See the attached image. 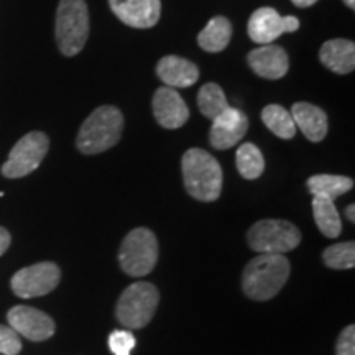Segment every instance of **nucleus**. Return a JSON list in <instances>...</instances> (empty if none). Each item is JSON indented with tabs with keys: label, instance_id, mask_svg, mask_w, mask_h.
<instances>
[{
	"label": "nucleus",
	"instance_id": "nucleus-11",
	"mask_svg": "<svg viewBox=\"0 0 355 355\" xmlns=\"http://www.w3.org/2000/svg\"><path fill=\"white\" fill-rule=\"evenodd\" d=\"M8 326L19 336H24L33 343L50 339L55 334V321L46 313L30 306H15L7 314Z\"/></svg>",
	"mask_w": 355,
	"mask_h": 355
},
{
	"label": "nucleus",
	"instance_id": "nucleus-10",
	"mask_svg": "<svg viewBox=\"0 0 355 355\" xmlns=\"http://www.w3.org/2000/svg\"><path fill=\"white\" fill-rule=\"evenodd\" d=\"M300 30V20L293 15L282 17L275 8L261 7L252 13L247 25V33L257 44H272L283 33Z\"/></svg>",
	"mask_w": 355,
	"mask_h": 355
},
{
	"label": "nucleus",
	"instance_id": "nucleus-22",
	"mask_svg": "<svg viewBox=\"0 0 355 355\" xmlns=\"http://www.w3.org/2000/svg\"><path fill=\"white\" fill-rule=\"evenodd\" d=\"M261 121L270 132L283 140H290L296 135V125L293 122L291 114L285 107L277 104H270L261 110Z\"/></svg>",
	"mask_w": 355,
	"mask_h": 355
},
{
	"label": "nucleus",
	"instance_id": "nucleus-17",
	"mask_svg": "<svg viewBox=\"0 0 355 355\" xmlns=\"http://www.w3.org/2000/svg\"><path fill=\"white\" fill-rule=\"evenodd\" d=\"M291 117L295 125L304 133L313 144L322 141L327 135V115L322 109L309 102H296L291 107Z\"/></svg>",
	"mask_w": 355,
	"mask_h": 355
},
{
	"label": "nucleus",
	"instance_id": "nucleus-20",
	"mask_svg": "<svg viewBox=\"0 0 355 355\" xmlns=\"http://www.w3.org/2000/svg\"><path fill=\"white\" fill-rule=\"evenodd\" d=\"M313 216L316 220L318 229L327 239L339 237L340 230H343V222L340 216L336 209V204L332 199L314 196L313 199Z\"/></svg>",
	"mask_w": 355,
	"mask_h": 355
},
{
	"label": "nucleus",
	"instance_id": "nucleus-16",
	"mask_svg": "<svg viewBox=\"0 0 355 355\" xmlns=\"http://www.w3.org/2000/svg\"><path fill=\"white\" fill-rule=\"evenodd\" d=\"M157 74L165 86L171 89L191 87L199 79L198 66L176 55L162 58L157 64Z\"/></svg>",
	"mask_w": 355,
	"mask_h": 355
},
{
	"label": "nucleus",
	"instance_id": "nucleus-18",
	"mask_svg": "<svg viewBox=\"0 0 355 355\" xmlns=\"http://www.w3.org/2000/svg\"><path fill=\"white\" fill-rule=\"evenodd\" d=\"M319 60L332 73H352L355 69V43L344 38L329 40L319 50Z\"/></svg>",
	"mask_w": 355,
	"mask_h": 355
},
{
	"label": "nucleus",
	"instance_id": "nucleus-12",
	"mask_svg": "<svg viewBox=\"0 0 355 355\" xmlns=\"http://www.w3.org/2000/svg\"><path fill=\"white\" fill-rule=\"evenodd\" d=\"M248 119L242 110L229 107L212 121L209 132L211 145L217 150H227L237 145L245 137Z\"/></svg>",
	"mask_w": 355,
	"mask_h": 355
},
{
	"label": "nucleus",
	"instance_id": "nucleus-25",
	"mask_svg": "<svg viewBox=\"0 0 355 355\" xmlns=\"http://www.w3.org/2000/svg\"><path fill=\"white\" fill-rule=\"evenodd\" d=\"M322 260L329 268L349 270L355 266V243L343 242L327 247L322 254Z\"/></svg>",
	"mask_w": 355,
	"mask_h": 355
},
{
	"label": "nucleus",
	"instance_id": "nucleus-5",
	"mask_svg": "<svg viewBox=\"0 0 355 355\" xmlns=\"http://www.w3.org/2000/svg\"><path fill=\"white\" fill-rule=\"evenodd\" d=\"M158 303L157 286L146 282H137L123 290L115 306V316L125 329H141L152 321Z\"/></svg>",
	"mask_w": 355,
	"mask_h": 355
},
{
	"label": "nucleus",
	"instance_id": "nucleus-19",
	"mask_svg": "<svg viewBox=\"0 0 355 355\" xmlns=\"http://www.w3.org/2000/svg\"><path fill=\"white\" fill-rule=\"evenodd\" d=\"M232 38V24L225 17H214L201 30L198 37L199 46L207 53L224 51Z\"/></svg>",
	"mask_w": 355,
	"mask_h": 355
},
{
	"label": "nucleus",
	"instance_id": "nucleus-13",
	"mask_svg": "<svg viewBox=\"0 0 355 355\" xmlns=\"http://www.w3.org/2000/svg\"><path fill=\"white\" fill-rule=\"evenodd\" d=\"M109 6L132 28H152L162 15V0H109Z\"/></svg>",
	"mask_w": 355,
	"mask_h": 355
},
{
	"label": "nucleus",
	"instance_id": "nucleus-24",
	"mask_svg": "<svg viewBox=\"0 0 355 355\" xmlns=\"http://www.w3.org/2000/svg\"><path fill=\"white\" fill-rule=\"evenodd\" d=\"M198 107L201 110L204 117L214 121L217 115L224 112L229 107L227 97H225L224 91L219 84L216 83H207L204 84L198 94Z\"/></svg>",
	"mask_w": 355,
	"mask_h": 355
},
{
	"label": "nucleus",
	"instance_id": "nucleus-29",
	"mask_svg": "<svg viewBox=\"0 0 355 355\" xmlns=\"http://www.w3.org/2000/svg\"><path fill=\"white\" fill-rule=\"evenodd\" d=\"M8 247H10V234L6 227L0 225V257L6 254Z\"/></svg>",
	"mask_w": 355,
	"mask_h": 355
},
{
	"label": "nucleus",
	"instance_id": "nucleus-26",
	"mask_svg": "<svg viewBox=\"0 0 355 355\" xmlns=\"http://www.w3.org/2000/svg\"><path fill=\"white\" fill-rule=\"evenodd\" d=\"M135 343V337L130 331H114L109 336V349L114 355H130Z\"/></svg>",
	"mask_w": 355,
	"mask_h": 355
},
{
	"label": "nucleus",
	"instance_id": "nucleus-15",
	"mask_svg": "<svg viewBox=\"0 0 355 355\" xmlns=\"http://www.w3.org/2000/svg\"><path fill=\"white\" fill-rule=\"evenodd\" d=\"M248 66L255 74L265 79H279L288 73L290 60L286 51L277 44H261L248 53Z\"/></svg>",
	"mask_w": 355,
	"mask_h": 355
},
{
	"label": "nucleus",
	"instance_id": "nucleus-27",
	"mask_svg": "<svg viewBox=\"0 0 355 355\" xmlns=\"http://www.w3.org/2000/svg\"><path fill=\"white\" fill-rule=\"evenodd\" d=\"M21 350L20 336L10 326L0 324V354L3 355H19Z\"/></svg>",
	"mask_w": 355,
	"mask_h": 355
},
{
	"label": "nucleus",
	"instance_id": "nucleus-6",
	"mask_svg": "<svg viewBox=\"0 0 355 355\" xmlns=\"http://www.w3.org/2000/svg\"><path fill=\"white\" fill-rule=\"evenodd\" d=\"M158 241L146 227L133 229L122 241L119 250L121 268L128 277H145L152 273L158 261Z\"/></svg>",
	"mask_w": 355,
	"mask_h": 355
},
{
	"label": "nucleus",
	"instance_id": "nucleus-32",
	"mask_svg": "<svg viewBox=\"0 0 355 355\" xmlns=\"http://www.w3.org/2000/svg\"><path fill=\"white\" fill-rule=\"evenodd\" d=\"M344 3H345V6H347L349 8H352V10L355 8V0H344Z\"/></svg>",
	"mask_w": 355,
	"mask_h": 355
},
{
	"label": "nucleus",
	"instance_id": "nucleus-4",
	"mask_svg": "<svg viewBox=\"0 0 355 355\" xmlns=\"http://www.w3.org/2000/svg\"><path fill=\"white\" fill-rule=\"evenodd\" d=\"M56 43L64 56H76L89 37V12L86 0H60L55 25Z\"/></svg>",
	"mask_w": 355,
	"mask_h": 355
},
{
	"label": "nucleus",
	"instance_id": "nucleus-21",
	"mask_svg": "<svg viewBox=\"0 0 355 355\" xmlns=\"http://www.w3.org/2000/svg\"><path fill=\"white\" fill-rule=\"evenodd\" d=\"M308 189L313 196L327 198L334 201L354 188V180L339 175H314L308 180Z\"/></svg>",
	"mask_w": 355,
	"mask_h": 355
},
{
	"label": "nucleus",
	"instance_id": "nucleus-31",
	"mask_svg": "<svg viewBox=\"0 0 355 355\" xmlns=\"http://www.w3.org/2000/svg\"><path fill=\"white\" fill-rule=\"evenodd\" d=\"M345 216H347V219L350 222H355V206H354V204L347 206V209H345Z\"/></svg>",
	"mask_w": 355,
	"mask_h": 355
},
{
	"label": "nucleus",
	"instance_id": "nucleus-23",
	"mask_svg": "<svg viewBox=\"0 0 355 355\" xmlns=\"http://www.w3.org/2000/svg\"><path fill=\"white\" fill-rule=\"evenodd\" d=\"M235 163L237 170L245 180H257L263 175L265 171V158L260 148L254 144H243L239 146L237 155H235Z\"/></svg>",
	"mask_w": 355,
	"mask_h": 355
},
{
	"label": "nucleus",
	"instance_id": "nucleus-28",
	"mask_svg": "<svg viewBox=\"0 0 355 355\" xmlns=\"http://www.w3.org/2000/svg\"><path fill=\"white\" fill-rule=\"evenodd\" d=\"M336 355H355V326L345 327L337 337L336 343Z\"/></svg>",
	"mask_w": 355,
	"mask_h": 355
},
{
	"label": "nucleus",
	"instance_id": "nucleus-2",
	"mask_svg": "<svg viewBox=\"0 0 355 355\" xmlns=\"http://www.w3.org/2000/svg\"><path fill=\"white\" fill-rule=\"evenodd\" d=\"M184 188L191 198L202 202L219 199L222 191V170L219 162L206 150L191 148L181 159Z\"/></svg>",
	"mask_w": 355,
	"mask_h": 355
},
{
	"label": "nucleus",
	"instance_id": "nucleus-9",
	"mask_svg": "<svg viewBox=\"0 0 355 355\" xmlns=\"http://www.w3.org/2000/svg\"><path fill=\"white\" fill-rule=\"evenodd\" d=\"M60 279L61 272L58 265L53 261H42L17 272L12 277L10 286L19 298L30 300L51 293L60 285Z\"/></svg>",
	"mask_w": 355,
	"mask_h": 355
},
{
	"label": "nucleus",
	"instance_id": "nucleus-3",
	"mask_svg": "<svg viewBox=\"0 0 355 355\" xmlns=\"http://www.w3.org/2000/svg\"><path fill=\"white\" fill-rule=\"evenodd\" d=\"M123 132V115L114 105H101L84 121L76 146L84 155L107 152L119 144Z\"/></svg>",
	"mask_w": 355,
	"mask_h": 355
},
{
	"label": "nucleus",
	"instance_id": "nucleus-7",
	"mask_svg": "<svg viewBox=\"0 0 355 355\" xmlns=\"http://www.w3.org/2000/svg\"><path fill=\"white\" fill-rule=\"evenodd\" d=\"M247 242L259 254L283 255L300 245L301 232L288 220L263 219L248 229Z\"/></svg>",
	"mask_w": 355,
	"mask_h": 355
},
{
	"label": "nucleus",
	"instance_id": "nucleus-14",
	"mask_svg": "<svg viewBox=\"0 0 355 355\" xmlns=\"http://www.w3.org/2000/svg\"><path fill=\"white\" fill-rule=\"evenodd\" d=\"M152 107L157 122L168 130L183 127L189 119L188 105L176 89L166 86L157 89L152 101Z\"/></svg>",
	"mask_w": 355,
	"mask_h": 355
},
{
	"label": "nucleus",
	"instance_id": "nucleus-30",
	"mask_svg": "<svg viewBox=\"0 0 355 355\" xmlns=\"http://www.w3.org/2000/svg\"><path fill=\"white\" fill-rule=\"evenodd\" d=\"M291 2L295 3L296 7L306 8V7H311V6H314V3H316L318 0H291Z\"/></svg>",
	"mask_w": 355,
	"mask_h": 355
},
{
	"label": "nucleus",
	"instance_id": "nucleus-8",
	"mask_svg": "<svg viewBox=\"0 0 355 355\" xmlns=\"http://www.w3.org/2000/svg\"><path fill=\"white\" fill-rule=\"evenodd\" d=\"M50 148V139L43 132H30L13 145L7 162L2 166V175L10 180L24 178L42 165Z\"/></svg>",
	"mask_w": 355,
	"mask_h": 355
},
{
	"label": "nucleus",
	"instance_id": "nucleus-1",
	"mask_svg": "<svg viewBox=\"0 0 355 355\" xmlns=\"http://www.w3.org/2000/svg\"><path fill=\"white\" fill-rule=\"evenodd\" d=\"M285 255L260 254L248 261L242 275V290L250 300L268 301L278 295L290 277Z\"/></svg>",
	"mask_w": 355,
	"mask_h": 355
}]
</instances>
